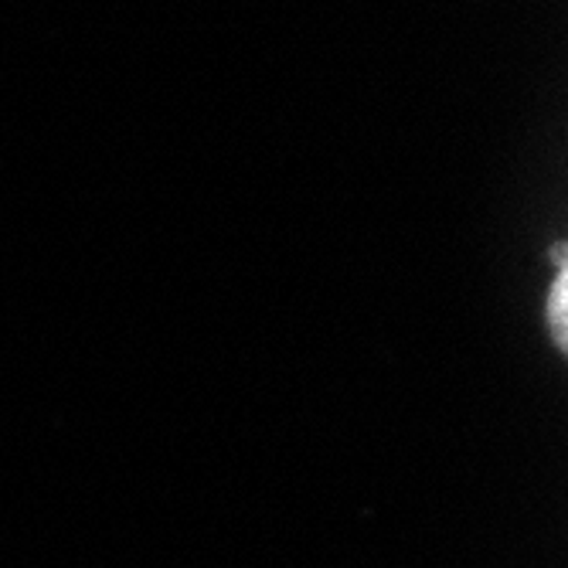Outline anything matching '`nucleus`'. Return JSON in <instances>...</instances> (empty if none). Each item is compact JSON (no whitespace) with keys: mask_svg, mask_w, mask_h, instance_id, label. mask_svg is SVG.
I'll use <instances>...</instances> for the list:
<instances>
[{"mask_svg":"<svg viewBox=\"0 0 568 568\" xmlns=\"http://www.w3.org/2000/svg\"><path fill=\"white\" fill-rule=\"evenodd\" d=\"M551 293H555V300H551L548 317H551V324H555V341L565 344V266L558 270V280H555Z\"/></svg>","mask_w":568,"mask_h":568,"instance_id":"nucleus-1","label":"nucleus"}]
</instances>
